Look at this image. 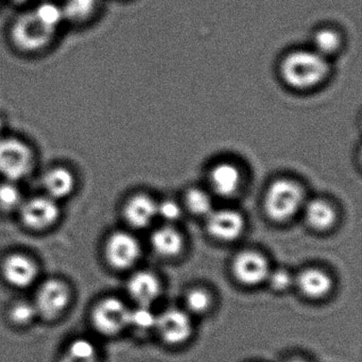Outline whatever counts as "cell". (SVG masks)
I'll return each mask as SVG.
<instances>
[{
	"label": "cell",
	"mask_w": 362,
	"mask_h": 362,
	"mask_svg": "<svg viewBox=\"0 0 362 362\" xmlns=\"http://www.w3.org/2000/svg\"><path fill=\"white\" fill-rule=\"evenodd\" d=\"M235 276L245 285L254 286L268 279V262L256 252L245 251L237 255L233 266Z\"/></svg>",
	"instance_id": "10"
},
{
	"label": "cell",
	"mask_w": 362,
	"mask_h": 362,
	"mask_svg": "<svg viewBox=\"0 0 362 362\" xmlns=\"http://www.w3.org/2000/svg\"><path fill=\"white\" fill-rule=\"evenodd\" d=\"M186 204L192 213L207 216L213 211L211 198L204 190L192 188L186 194Z\"/></svg>",
	"instance_id": "25"
},
{
	"label": "cell",
	"mask_w": 362,
	"mask_h": 362,
	"mask_svg": "<svg viewBox=\"0 0 362 362\" xmlns=\"http://www.w3.org/2000/svg\"><path fill=\"white\" fill-rule=\"evenodd\" d=\"M37 313L35 305H31L28 302H18L12 306L10 317L14 323L24 325V324L30 323Z\"/></svg>",
	"instance_id": "27"
},
{
	"label": "cell",
	"mask_w": 362,
	"mask_h": 362,
	"mask_svg": "<svg viewBox=\"0 0 362 362\" xmlns=\"http://www.w3.org/2000/svg\"><path fill=\"white\" fill-rule=\"evenodd\" d=\"M209 182L216 194L221 197H230L239 189L241 173L238 167L232 163H219L211 169Z\"/></svg>",
	"instance_id": "16"
},
{
	"label": "cell",
	"mask_w": 362,
	"mask_h": 362,
	"mask_svg": "<svg viewBox=\"0 0 362 362\" xmlns=\"http://www.w3.org/2000/svg\"><path fill=\"white\" fill-rule=\"evenodd\" d=\"M24 224L33 230H45L56 223L60 217L58 201L45 194L25 198L18 209Z\"/></svg>",
	"instance_id": "5"
},
{
	"label": "cell",
	"mask_w": 362,
	"mask_h": 362,
	"mask_svg": "<svg viewBox=\"0 0 362 362\" xmlns=\"http://www.w3.org/2000/svg\"><path fill=\"white\" fill-rule=\"evenodd\" d=\"M33 13L45 23L48 27L58 31L62 23L64 22V13L62 7L52 0H43L33 9Z\"/></svg>",
	"instance_id": "23"
},
{
	"label": "cell",
	"mask_w": 362,
	"mask_h": 362,
	"mask_svg": "<svg viewBox=\"0 0 362 362\" xmlns=\"http://www.w3.org/2000/svg\"><path fill=\"white\" fill-rule=\"evenodd\" d=\"M305 217L311 228L315 230H327L336 221L334 207L321 199L310 201L305 207Z\"/></svg>",
	"instance_id": "18"
},
{
	"label": "cell",
	"mask_w": 362,
	"mask_h": 362,
	"mask_svg": "<svg viewBox=\"0 0 362 362\" xmlns=\"http://www.w3.org/2000/svg\"><path fill=\"white\" fill-rule=\"evenodd\" d=\"M124 216L133 228H146L158 216V203L147 194H135L124 204Z\"/></svg>",
	"instance_id": "14"
},
{
	"label": "cell",
	"mask_w": 362,
	"mask_h": 362,
	"mask_svg": "<svg viewBox=\"0 0 362 362\" xmlns=\"http://www.w3.org/2000/svg\"><path fill=\"white\" fill-rule=\"evenodd\" d=\"M1 127H3V122L0 119V129H1Z\"/></svg>",
	"instance_id": "32"
},
{
	"label": "cell",
	"mask_w": 362,
	"mask_h": 362,
	"mask_svg": "<svg viewBox=\"0 0 362 362\" xmlns=\"http://www.w3.org/2000/svg\"><path fill=\"white\" fill-rule=\"evenodd\" d=\"M3 273L10 285L18 288H26L37 279V264L22 254H12L6 258L3 264Z\"/></svg>",
	"instance_id": "13"
},
{
	"label": "cell",
	"mask_w": 362,
	"mask_h": 362,
	"mask_svg": "<svg viewBox=\"0 0 362 362\" xmlns=\"http://www.w3.org/2000/svg\"><path fill=\"white\" fill-rule=\"evenodd\" d=\"M41 184L44 194L59 202L75 192L77 177L69 167L59 165L43 173Z\"/></svg>",
	"instance_id": "11"
},
{
	"label": "cell",
	"mask_w": 362,
	"mask_h": 362,
	"mask_svg": "<svg viewBox=\"0 0 362 362\" xmlns=\"http://www.w3.org/2000/svg\"><path fill=\"white\" fill-rule=\"evenodd\" d=\"M156 319L153 313L150 310L149 306H139L134 310L130 311V323L129 326L139 330H148L156 327Z\"/></svg>",
	"instance_id": "26"
},
{
	"label": "cell",
	"mask_w": 362,
	"mask_h": 362,
	"mask_svg": "<svg viewBox=\"0 0 362 362\" xmlns=\"http://www.w3.org/2000/svg\"><path fill=\"white\" fill-rule=\"evenodd\" d=\"M151 243L153 249L160 255L175 256L181 252L183 247V239L175 228H158L152 234Z\"/></svg>",
	"instance_id": "20"
},
{
	"label": "cell",
	"mask_w": 362,
	"mask_h": 362,
	"mask_svg": "<svg viewBox=\"0 0 362 362\" xmlns=\"http://www.w3.org/2000/svg\"><path fill=\"white\" fill-rule=\"evenodd\" d=\"M289 362H303V361H298V360H296V361H289Z\"/></svg>",
	"instance_id": "33"
},
{
	"label": "cell",
	"mask_w": 362,
	"mask_h": 362,
	"mask_svg": "<svg viewBox=\"0 0 362 362\" xmlns=\"http://www.w3.org/2000/svg\"><path fill=\"white\" fill-rule=\"evenodd\" d=\"M298 287L308 298H321L332 289V279L323 271L308 269L298 275Z\"/></svg>",
	"instance_id": "17"
},
{
	"label": "cell",
	"mask_w": 362,
	"mask_h": 362,
	"mask_svg": "<svg viewBox=\"0 0 362 362\" xmlns=\"http://www.w3.org/2000/svg\"><path fill=\"white\" fill-rule=\"evenodd\" d=\"M158 216L166 221H175L181 216V207L175 201H163L158 204Z\"/></svg>",
	"instance_id": "29"
},
{
	"label": "cell",
	"mask_w": 362,
	"mask_h": 362,
	"mask_svg": "<svg viewBox=\"0 0 362 362\" xmlns=\"http://www.w3.org/2000/svg\"><path fill=\"white\" fill-rule=\"evenodd\" d=\"M130 311L118 298H105L93 310V324L101 334L114 336L129 326Z\"/></svg>",
	"instance_id": "6"
},
{
	"label": "cell",
	"mask_w": 362,
	"mask_h": 362,
	"mask_svg": "<svg viewBox=\"0 0 362 362\" xmlns=\"http://www.w3.org/2000/svg\"><path fill=\"white\" fill-rule=\"evenodd\" d=\"M60 362H99L98 351L92 341L76 339L67 347Z\"/></svg>",
	"instance_id": "21"
},
{
	"label": "cell",
	"mask_w": 362,
	"mask_h": 362,
	"mask_svg": "<svg viewBox=\"0 0 362 362\" xmlns=\"http://www.w3.org/2000/svg\"><path fill=\"white\" fill-rule=\"evenodd\" d=\"M211 300L209 294L201 289L192 290L186 296V305L192 313H204L209 308Z\"/></svg>",
	"instance_id": "28"
},
{
	"label": "cell",
	"mask_w": 362,
	"mask_h": 362,
	"mask_svg": "<svg viewBox=\"0 0 362 362\" xmlns=\"http://www.w3.org/2000/svg\"><path fill=\"white\" fill-rule=\"evenodd\" d=\"M129 293L139 306H149L160 292L158 277L147 271L135 273L128 283Z\"/></svg>",
	"instance_id": "15"
},
{
	"label": "cell",
	"mask_w": 362,
	"mask_h": 362,
	"mask_svg": "<svg viewBox=\"0 0 362 362\" xmlns=\"http://www.w3.org/2000/svg\"><path fill=\"white\" fill-rule=\"evenodd\" d=\"M303 192L296 182L279 179L273 182L264 198V209L271 219L284 221L289 219L300 209Z\"/></svg>",
	"instance_id": "4"
},
{
	"label": "cell",
	"mask_w": 362,
	"mask_h": 362,
	"mask_svg": "<svg viewBox=\"0 0 362 362\" xmlns=\"http://www.w3.org/2000/svg\"><path fill=\"white\" fill-rule=\"evenodd\" d=\"M58 31L42 22L33 10L21 14L11 27V40L14 46L24 52H42L54 42Z\"/></svg>",
	"instance_id": "3"
},
{
	"label": "cell",
	"mask_w": 362,
	"mask_h": 362,
	"mask_svg": "<svg viewBox=\"0 0 362 362\" xmlns=\"http://www.w3.org/2000/svg\"><path fill=\"white\" fill-rule=\"evenodd\" d=\"M100 0H63L65 21L74 24H83L96 16Z\"/></svg>",
	"instance_id": "19"
},
{
	"label": "cell",
	"mask_w": 362,
	"mask_h": 362,
	"mask_svg": "<svg viewBox=\"0 0 362 362\" xmlns=\"http://www.w3.org/2000/svg\"><path fill=\"white\" fill-rule=\"evenodd\" d=\"M341 37L332 29H320L313 37V46L315 52L323 57L329 56L340 47Z\"/></svg>",
	"instance_id": "24"
},
{
	"label": "cell",
	"mask_w": 362,
	"mask_h": 362,
	"mask_svg": "<svg viewBox=\"0 0 362 362\" xmlns=\"http://www.w3.org/2000/svg\"><path fill=\"white\" fill-rule=\"evenodd\" d=\"M35 153L31 146L13 136H0V177L20 183L35 168Z\"/></svg>",
	"instance_id": "2"
},
{
	"label": "cell",
	"mask_w": 362,
	"mask_h": 362,
	"mask_svg": "<svg viewBox=\"0 0 362 362\" xmlns=\"http://www.w3.org/2000/svg\"><path fill=\"white\" fill-rule=\"evenodd\" d=\"M69 288L58 279H49L40 287L35 308L45 319H54L64 311L69 303Z\"/></svg>",
	"instance_id": "7"
},
{
	"label": "cell",
	"mask_w": 362,
	"mask_h": 362,
	"mask_svg": "<svg viewBox=\"0 0 362 362\" xmlns=\"http://www.w3.org/2000/svg\"><path fill=\"white\" fill-rule=\"evenodd\" d=\"M16 182L7 181L0 183V211H18L24 202L25 197Z\"/></svg>",
	"instance_id": "22"
},
{
	"label": "cell",
	"mask_w": 362,
	"mask_h": 362,
	"mask_svg": "<svg viewBox=\"0 0 362 362\" xmlns=\"http://www.w3.org/2000/svg\"><path fill=\"white\" fill-rule=\"evenodd\" d=\"M245 228L240 214L232 209L211 211L207 215V230L211 236L220 240L230 241L238 238Z\"/></svg>",
	"instance_id": "12"
},
{
	"label": "cell",
	"mask_w": 362,
	"mask_h": 362,
	"mask_svg": "<svg viewBox=\"0 0 362 362\" xmlns=\"http://www.w3.org/2000/svg\"><path fill=\"white\" fill-rule=\"evenodd\" d=\"M268 279L270 281L271 287L273 289L283 291V290L288 289L291 285V275L286 270H275L273 272L269 273Z\"/></svg>",
	"instance_id": "30"
},
{
	"label": "cell",
	"mask_w": 362,
	"mask_h": 362,
	"mask_svg": "<svg viewBox=\"0 0 362 362\" xmlns=\"http://www.w3.org/2000/svg\"><path fill=\"white\" fill-rule=\"evenodd\" d=\"M328 71L329 65L325 57L315 50H296L288 54L281 65L284 81L296 90H309L319 86Z\"/></svg>",
	"instance_id": "1"
},
{
	"label": "cell",
	"mask_w": 362,
	"mask_h": 362,
	"mask_svg": "<svg viewBox=\"0 0 362 362\" xmlns=\"http://www.w3.org/2000/svg\"><path fill=\"white\" fill-rule=\"evenodd\" d=\"M158 328L162 338L170 344H180L189 338L192 332V321L187 313L179 309H168L156 319Z\"/></svg>",
	"instance_id": "9"
},
{
	"label": "cell",
	"mask_w": 362,
	"mask_h": 362,
	"mask_svg": "<svg viewBox=\"0 0 362 362\" xmlns=\"http://www.w3.org/2000/svg\"><path fill=\"white\" fill-rule=\"evenodd\" d=\"M141 255V247L134 236L126 232H116L107 239L105 256L107 262L116 269L132 266Z\"/></svg>",
	"instance_id": "8"
},
{
	"label": "cell",
	"mask_w": 362,
	"mask_h": 362,
	"mask_svg": "<svg viewBox=\"0 0 362 362\" xmlns=\"http://www.w3.org/2000/svg\"><path fill=\"white\" fill-rule=\"evenodd\" d=\"M10 3L13 4L16 6L26 5V4L30 3L31 0H9Z\"/></svg>",
	"instance_id": "31"
}]
</instances>
